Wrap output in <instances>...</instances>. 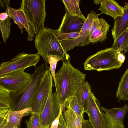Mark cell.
<instances>
[{"mask_svg":"<svg viewBox=\"0 0 128 128\" xmlns=\"http://www.w3.org/2000/svg\"><path fill=\"white\" fill-rule=\"evenodd\" d=\"M123 10V16L114 20V26L111 30L114 40L128 28V3L125 2Z\"/></svg>","mask_w":128,"mask_h":128,"instance_id":"cell-14","label":"cell"},{"mask_svg":"<svg viewBox=\"0 0 128 128\" xmlns=\"http://www.w3.org/2000/svg\"><path fill=\"white\" fill-rule=\"evenodd\" d=\"M117 55L111 48L99 51L88 57L84 64V69L100 72L119 69L122 64L118 61Z\"/></svg>","mask_w":128,"mask_h":128,"instance_id":"cell-4","label":"cell"},{"mask_svg":"<svg viewBox=\"0 0 128 128\" xmlns=\"http://www.w3.org/2000/svg\"><path fill=\"white\" fill-rule=\"evenodd\" d=\"M12 102L10 93L0 86V110L11 108Z\"/></svg>","mask_w":128,"mask_h":128,"instance_id":"cell-25","label":"cell"},{"mask_svg":"<svg viewBox=\"0 0 128 128\" xmlns=\"http://www.w3.org/2000/svg\"><path fill=\"white\" fill-rule=\"evenodd\" d=\"M10 17L8 15L7 18L0 20V29L3 42L5 43L10 35L11 26Z\"/></svg>","mask_w":128,"mask_h":128,"instance_id":"cell-26","label":"cell"},{"mask_svg":"<svg viewBox=\"0 0 128 128\" xmlns=\"http://www.w3.org/2000/svg\"><path fill=\"white\" fill-rule=\"evenodd\" d=\"M10 0H0V6L3 8H4L5 6L7 7L8 6L10 3Z\"/></svg>","mask_w":128,"mask_h":128,"instance_id":"cell-36","label":"cell"},{"mask_svg":"<svg viewBox=\"0 0 128 128\" xmlns=\"http://www.w3.org/2000/svg\"><path fill=\"white\" fill-rule=\"evenodd\" d=\"M32 110L30 107L21 110L10 111L7 117L8 124L6 128H19L22 118L32 114Z\"/></svg>","mask_w":128,"mask_h":128,"instance_id":"cell-16","label":"cell"},{"mask_svg":"<svg viewBox=\"0 0 128 128\" xmlns=\"http://www.w3.org/2000/svg\"><path fill=\"white\" fill-rule=\"evenodd\" d=\"M50 74L48 70L46 69L31 107L32 113H37L40 115L43 110L49 95Z\"/></svg>","mask_w":128,"mask_h":128,"instance_id":"cell-9","label":"cell"},{"mask_svg":"<svg viewBox=\"0 0 128 128\" xmlns=\"http://www.w3.org/2000/svg\"><path fill=\"white\" fill-rule=\"evenodd\" d=\"M106 21L102 18H98L94 20L88 30L89 35L96 30L102 26Z\"/></svg>","mask_w":128,"mask_h":128,"instance_id":"cell-32","label":"cell"},{"mask_svg":"<svg viewBox=\"0 0 128 128\" xmlns=\"http://www.w3.org/2000/svg\"><path fill=\"white\" fill-rule=\"evenodd\" d=\"M116 94L118 102L127 100L128 94V68L121 78Z\"/></svg>","mask_w":128,"mask_h":128,"instance_id":"cell-20","label":"cell"},{"mask_svg":"<svg viewBox=\"0 0 128 128\" xmlns=\"http://www.w3.org/2000/svg\"><path fill=\"white\" fill-rule=\"evenodd\" d=\"M111 48L117 52L126 53L128 50V28L114 40Z\"/></svg>","mask_w":128,"mask_h":128,"instance_id":"cell-19","label":"cell"},{"mask_svg":"<svg viewBox=\"0 0 128 128\" xmlns=\"http://www.w3.org/2000/svg\"><path fill=\"white\" fill-rule=\"evenodd\" d=\"M32 76L24 70L13 72L0 77V86L10 94L17 93L25 88Z\"/></svg>","mask_w":128,"mask_h":128,"instance_id":"cell-8","label":"cell"},{"mask_svg":"<svg viewBox=\"0 0 128 128\" xmlns=\"http://www.w3.org/2000/svg\"><path fill=\"white\" fill-rule=\"evenodd\" d=\"M86 76V74L73 66L70 60H62V66L56 74L55 85L62 106L68 98L74 96L85 82Z\"/></svg>","mask_w":128,"mask_h":128,"instance_id":"cell-1","label":"cell"},{"mask_svg":"<svg viewBox=\"0 0 128 128\" xmlns=\"http://www.w3.org/2000/svg\"><path fill=\"white\" fill-rule=\"evenodd\" d=\"M86 19L65 13L57 32L61 34L80 32Z\"/></svg>","mask_w":128,"mask_h":128,"instance_id":"cell-12","label":"cell"},{"mask_svg":"<svg viewBox=\"0 0 128 128\" xmlns=\"http://www.w3.org/2000/svg\"><path fill=\"white\" fill-rule=\"evenodd\" d=\"M110 26L106 22L102 26L94 31L89 35L90 43L102 42L105 40L107 38V35Z\"/></svg>","mask_w":128,"mask_h":128,"instance_id":"cell-21","label":"cell"},{"mask_svg":"<svg viewBox=\"0 0 128 128\" xmlns=\"http://www.w3.org/2000/svg\"><path fill=\"white\" fill-rule=\"evenodd\" d=\"M62 112V110L61 108V109L58 116L53 122L50 128H58L60 115Z\"/></svg>","mask_w":128,"mask_h":128,"instance_id":"cell-33","label":"cell"},{"mask_svg":"<svg viewBox=\"0 0 128 128\" xmlns=\"http://www.w3.org/2000/svg\"><path fill=\"white\" fill-rule=\"evenodd\" d=\"M58 128H68L63 118L62 112L60 115Z\"/></svg>","mask_w":128,"mask_h":128,"instance_id":"cell-34","label":"cell"},{"mask_svg":"<svg viewBox=\"0 0 128 128\" xmlns=\"http://www.w3.org/2000/svg\"><path fill=\"white\" fill-rule=\"evenodd\" d=\"M63 105L66 106H70L75 112L78 118L82 120L84 118V112L75 96L70 97L66 100Z\"/></svg>","mask_w":128,"mask_h":128,"instance_id":"cell-24","label":"cell"},{"mask_svg":"<svg viewBox=\"0 0 128 128\" xmlns=\"http://www.w3.org/2000/svg\"><path fill=\"white\" fill-rule=\"evenodd\" d=\"M89 121L93 128H105L104 112L93 93L89 92L88 111Z\"/></svg>","mask_w":128,"mask_h":128,"instance_id":"cell-10","label":"cell"},{"mask_svg":"<svg viewBox=\"0 0 128 128\" xmlns=\"http://www.w3.org/2000/svg\"><path fill=\"white\" fill-rule=\"evenodd\" d=\"M38 53H20L10 60L2 62L0 66V77L16 71L24 70L31 66L36 67L40 60Z\"/></svg>","mask_w":128,"mask_h":128,"instance_id":"cell-6","label":"cell"},{"mask_svg":"<svg viewBox=\"0 0 128 128\" xmlns=\"http://www.w3.org/2000/svg\"><path fill=\"white\" fill-rule=\"evenodd\" d=\"M35 68L34 72L25 88L18 92L10 94L12 101L11 111L21 110L31 107L39 88L46 66L42 64Z\"/></svg>","mask_w":128,"mask_h":128,"instance_id":"cell-3","label":"cell"},{"mask_svg":"<svg viewBox=\"0 0 128 128\" xmlns=\"http://www.w3.org/2000/svg\"><path fill=\"white\" fill-rule=\"evenodd\" d=\"M62 116L68 128H82V120L69 106L62 107Z\"/></svg>","mask_w":128,"mask_h":128,"instance_id":"cell-15","label":"cell"},{"mask_svg":"<svg viewBox=\"0 0 128 128\" xmlns=\"http://www.w3.org/2000/svg\"><path fill=\"white\" fill-rule=\"evenodd\" d=\"M56 30L44 27L36 35L34 41L38 53L43 58L46 69H48V57L50 54L57 55L64 60H70V56L63 49L56 35Z\"/></svg>","mask_w":128,"mask_h":128,"instance_id":"cell-2","label":"cell"},{"mask_svg":"<svg viewBox=\"0 0 128 128\" xmlns=\"http://www.w3.org/2000/svg\"><path fill=\"white\" fill-rule=\"evenodd\" d=\"M117 57L118 61L122 64L125 60V57L124 55L120 52H117Z\"/></svg>","mask_w":128,"mask_h":128,"instance_id":"cell-35","label":"cell"},{"mask_svg":"<svg viewBox=\"0 0 128 128\" xmlns=\"http://www.w3.org/2000/svg\"></svg>","mask_w":128,"mask_h":128,"instance_id":"cell-42","label":"cell"},{"mask_svg":"<svg viewBox=\"0 0 128 128\" xmlns=\"http://www.w3.org/2000/svg\"><path fill=\"white\" fill-rule=\"evenodd\" d=\"M53 78L50 76L49 94L43 110L40 115V128L50 127L53 122L58 116L62 106L59 100L56 92H52Z\"/></svg>","mask_w":128,"mask_h":128,"instance_id":"cell-7","label":"cell"},{"mask_svg":"<svg viewBox=\"0 0 128 128\" xmlns=\"http://www.w3.org/2000/svg\"><path fill=\"white\" fill-rule=\"evenodd\" d=\"M88 32V30L86 31L83 32L61 34L58 32H57L56 35L58 40L59 42H60L62 40L75 38L79 36L84 35Z\"/></svg>","mask_w":128,"mask_h":128,"instance_id":"cell-29","label":"cell"},{"mask_svg":"<svg viewBox=\"0 0 128 128\" xmlns=\"http://www.w3.org/2000/svg\"><path fill=\"white\" fill-rule=\"evenodd\" d=\"M16 11L20 22L28 33L27 40L28 41L32 40L35 34L33 26L28 20L22 10L19 8L16 9Z\"/></svg>","mask_w":128,"mask_h":128,"instance_id":"cell-22","label":"cell"},{"mask_svg":"<svg viewBox=\"0 0 128 128\" xmlns=\"http://www.w3.org/2000/svg\"><path fill=\"white\" fill-rule=\"evenodd\" d=\"M45 128H50V127L49 126H47Z\"/></svg>","mask_w":128,"mask_h":128,"instance_id":"cell-39","label":"cell"},{"mask_svg":"<svg viewBox=\"0 0 128 128\" xmlns=\"http://www.w3.org/2000/svg\"><path fill=\"white\" fill-rule=\"evenodd\" d=\"M13 128H18L16 127H14Z\"/></svg>","mask_w":128,"mask_h":128,"instance_id":"cell-41","label":"cell"},{"mask_svg":"<svg viewBox=\"0 0 128 128\" xmlns=\"http://www.w3.org/2000/svg\"><path fill=\"white\" fill-rule=\"evenodd\" d=\"M127 100H128V96H127Z\"/></svg>","mask_w":128,"mask_h":128,"instance_id":"cell-40","label":"cell"},{"mask_svg":"<svg viewBox=\"0 0 128 128\" xmlns=\"http://www.w3.org/2000/svg\"><path fill=\"white\" fill-rule=\"evenodd\" d=\"M100 6L98 9L101 13L113 18L114 20L121 16L124 12L123 6L114 0H103L100 3Z\"/></svg>","mask_w":128,"mask_h":128,"instance_id":"cell-13","label":"cell"},{"mask_svg":"<svg viewBox=\"0 0 128 128\" xmlns=\"http://www.w3.org/2000/svg\"><path fill=\"white\" fill-rule=\"evenodd\" d=\"M8 124L7 118L4 119L2 121L0 122V128H6Z\"/></svg>","mask_w":128,"mask_h":128,"instance_id":"cell-37","label":"cell"},{"mask_svg":"<svg viewBox=\"0 0 128 128\" xmlns=\"http://www.w3.org/2000/svg\"><path fill=\"white\" fill-rule=\"evenodd\" d=\"M91 90L90 85L86 81L82 84L74 95L76 97L83 111L86 113L88 109L89 92Z\"/></svg>","mask_w":128,"mask_h":128,"instance_id":"cell-18","label":"cell"},{"mask_svg":"<svg viewBox=\"0 0 128 128\" xmlns=\"http://www.w3.org/2000/svg\"><path fill=\"white\" fill-rule=\"evenodd\" d=\"M45 0H22L19 9L24 11L28 20L33 26L36 35L45 27L46 16Z\"/></svg>","mask_w":128,"mask_h":128,"instance_id":"cell-5","label":"cell"},{"mask_svg":"<svg viewBox=\"0 0 128 128\" xmlns=\"http://www.w3.org/2000/svg\"><path fill=\"white\" fill-rule=\"evenodd\" d=\"M48 63L50 67H48V70L50 72L54 82V85L56 84L55 70L57 62L60 60H64L62 57L57 55L50 54L48 57Z\"/></svg>","mask_w":128,"mask_h":128,"instance_id":"cell-27","label":"cell"},{"mask_svg":"<svg viewBox=\"0 0 128 128\" xmlns=\"http://www.w3.org/2000/svg\"><path fill=\"white\" fill-rule=\"evenodd\" d=\"M6 12L14 20V23L17 24L20 29L22 33L24 27L19 21L16 13V9L8 6L6 7Z\"/></svg>","mask_w":128,"mask_h":128,"instance_id":"cell-31","label":"cell"},{"mask_svg":"<svg viewBox=\"0 0 128 128\" xmlns=\"http://www.w3.org/2000/svg\"><path fill=\"white\" fill-rule=\"evenodd\" d=\"M64 3L66 10V13L70 15L86 18L80 9V0H62Z\"/></svg>","mask_w":128,"mask_h":128,"instance_id":"cell-23","label":"cell"},{"mask_svg":"<svg viewBox=\"0 0 128 128\" xmlns=\"http://www.w3.org/2000/svg\"><path fill=\"white\" fill-rule=\"evenodd\" d=\"M104 112L105 128H125L123 124L125 116L128 111V106L110 109L101 106Z\"/></svg>","mask_w":128,"mask_h":128,"instance_id":"cell-11","label":"cell"},{"mask_svg":"<svg viewBox=\"0 0 128 128\" xmlns=\"http://www.w3.org/2000/svg\"><path fill=\"white\" fill-rule=\"evenodd\" d=\"M100 14H98L94 11L92 10L88 14L87 18L85 21L84 24L80 32H83L88 30L91 26L94 20L98 18V16Z\"/></svg>","mask_w":128,"mask_h":128,"instance_id":"cell-30","label":"cell"},{"mask_svg":"<svg viewBox=\"0 0 128 128\" xmlns=\"http://www.w3.org/2000/svg\"><path fill=\"white\" fill-rule=\"evenodd\" d=\"M89 32L75 38L60 42L64 50L66 52L76 47L86 46L90 43Z\"/></svg>","mask_w":128,"mask_h":128,"instance_id":"cell-17","label":"cell"},{"mask_svg":"<svg viewBox=\"0 0 128 128\" xmlns=\"http://www.w3.org/2000/svg\"><path fill=\"white\" fill-rule=\"evenodd\" d=\"M26 128H40V115L37 113L31 114L29 120L26 121Z\"/></svg>","mask_w":128,"mask_h":128,"instance_id":"cell-28","label":"cell"},{"mask_svg":"<svg viewBox=\"0 0 128 128\" xmlns=\"http://www.w3.org/2000/svg\"><path fill=\"white\" fill-rule=\"evenodd\" d=\"M103 0H94V2L96 5H98L99 4V3H100V2Z\"/></svg>","mask_w":128,"mask_h":128,"instance_id":"cell-38","label":"cell"}]
</instances>
